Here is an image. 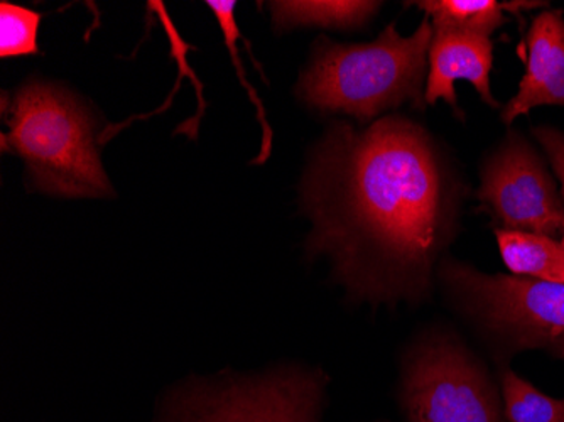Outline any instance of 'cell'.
Listing matches in <instances>:
<instances>
[{"label":"cell","mask_w":564,"mask_h":422,"mask_svg":"<svg viewBox=\"0 0 564 422\" xmlns=\"http://www.w3.org/2000/svg\"><path fill=\"white\" fill-rule=\"evenodd\" d=\"M41 14L21 6L0 4V58L37 55Z\"/></svg>","instance_id":"cell-13"},{"label":"cell","mask_w":564,"mask_h":422,"mask_svg":"<svg viewBox=\"0 0 564 422\" xmlns=\"http://www.w3.org/2000/svg\"><path fill=\"white\" fill-rule=\"evenodd\" d=\"M325 380L304 368L195 379L164 399L154 422H319Z\"/></svg>","instance_id":"cell-5"},{"label":"cell","mask_w":564,"mask_h":422,"mask_svg":"<svg viewBox=\"0 0 564 422\" xmlns=\"http://www.w3.org/2000/svg\"><path fill=\"white\" fill-rule=\"evenodd\" d=\"M561 246H563V249H564V227H563V235H561Z\"/></svg>","instance_id":"cell-16"},{"label":"cell","mask_w":564,"mask_h":422,"mask_svg":"<svg viewBox=\"0 0 564 422\" xmlns=\"http://www.w3.org/2000/svg\"><path fill=\"white\" fill-rule=\"evenodd\" d=\"M416 6L431 18L434 31L489 37L507 22L502 4L494 0H424Z\"/></svg>","instance_id":"cell-12"},{"label":"cell","mask_w":564,"mask_h":422,"mask_svg":"<svg viewBox=\"0 0 564 422\" xmlns=\"http://www.w3.org/2000/svg\"><path fill=\"white\" fill-rule=\"evenodd\" d=\"M442 278L456 303L509 351L544 350L564 360V284L484 274L446 262Z\"/></svg>","instance_id":"cell-4"},{"label":"cell","mask_w":564,"mask_h":422,"mask_svg":"<svg viewBox=\"0 0 564 422\" xmlns=\"http://www.w3.org/2000/svg\"><path fill=\"white\" fill-rule=\"evenodd\" d=\"M462 196L455 170L420 123L388 116L358 130L337 120L301 181L313 224L307 252L328 256L333 275L360 300H414L455 234Z\"/></svg>","instance_id":"cell-1"},{"label":"cell","mask_w":564,"mask_h":422,"mask_svg":"<svg viewBox=\"0 0 564 422\" xmlns=\"http://www.w3.org/2000/svg\"><path fill=\"white\" fill-rule=\"evenodd\" d=\"M433 34L426 15L409 37H402L395 24L369 44H337L319 36L312 62L301 73L296 95L312 109L345 113L358 122L405 101L423 109L426 55Z\"/></svg>","instance_id":"cell-2"},{"label":"cell","mask_w":564,"mask_h":422,"mask_svg":"<svg viewBox=\"0 0 564 422\" xmlns=\"http://www.w3.org/2000/svg\"><path fill=\"white\" fill-rule=\"evenodd\" d=\"M500 256L514 275L564 284V249L556 239L532 231L496 230Z\"/></svg>","instance_id":"cell-10"},{"label":"cell","mask_w":564,"mask_h":422,"mask_svg":"<svg viewBox=\"0 0 564 422\" xmlns=\"http://www.w3.org/2000/svg\"><path fill=\"white\" fill-rule=\"evenodd\" d=\"M402 404L411 422H506L480 361L445 333H431L409 354Z\"/></svg>","instance_id":"cell-6"},{"label":"cell","mask_w":564,"mask_h":422,"mask_svg":"<svg viewBox=\"0 0 564 422\" xmlns=\"http://www.w3.org/2000/svg\"><path fill=\"white\" fill-rule=\"evenodd\" d=\"M541 105L564 107V19L546 11L532 21L528 33V66L518 94L503 107L506 126Z\"/></svg>","instance_id":"cell-9"},{"label":"cell","mask_w":564,"mask_h":422,"mask_svg":"<svg viewBox=\"0 0 564 422\" xmlns=\"http://www.w3.org/2000/svg\"><path fill=\"white\" fill-rule=\"evenodd\" d=\"M207 6L214 11V14L217 15L218 24H220L221 31H224L225 44H227L228 51H230V55H232L234 65H236L237 73H239V78L242 80L243 88H246L247 94H249L250 100H252V104L256 105V109H258L259 122H261L262 127V149L261 155H259L258 160L253 161V163H265L269 154H271L272 130L271 127H269L264 105H262L258 91L253 90L249 82L246 80L242 63H240L239 59V51H237L236 46L239 30H237L236 19H234L237 2H234V0H228V2H225V0H208Z\"/></svg>","instance_id":"cell-14"},{"label":"cell","mask_w":564,"mask_h":422,"mask_svg":"<svg viewBox=\"0 0 564 422\" xmlns=\"http://www.w3.org/2000/svg\"><path fill=\"white\" fill-rule=\"evenodd\" d=\"M492 51V41L487 36L434 31L430 46V75L424 101L434 105L438 100H445L455 110L456 116L462 117L455 82L467 80L474 85L485 104L494 109L500 107L490 90Z\"/></svg>","instance_id":"cell-8"},{"label":"cell","mask_w":564,"mask_h":422,"mask_svg":"<svg viewBox=\"0 0 564 422\" xmlns=\"http://www.w3.org/2000/svg\"><path fill=\"white\" fill-rule=\"evenodd\" d=\"M380 2H271L272 22L278 31H288L297 25H322L351 30L366 24L377 11Z\"/></svg>","instance_id":"cell-11"},{"label":"cell","mask_w":564,"mask_h":422,"mask_svg":"<svg viewBox=\"0 0 564 422\" xmlns=\"http://www.w3.org/2000/svg\"><path fill=\"white\" fill-rule=\"evenodd\" d=\"M532 134L546 152L551 170H553L554 176L560 183L561 198L564 203V134L561 130L550 126L534 127Z\"/></svg>","instance_id":"cell-15"},{"label":"cell","mask_w":564,"mask_h":422,"mask_svg":"<svg viewBox=\"0 0 564 422\" xmlns=\"http://www.w3.org/2000/svg\"><path fill=\"white\" fill-rule=\"evenodd\" d=\"M8 132L2 152L18 154L37 192L63 198H109V177L100 163L97 122L72 91L41 80L25 82L4 110Z\"/></svg>","instance_id":"cell-3"},{"label":"cell","mask_w":564,"mask_h":422,"mask_svg":"<svg viewBox=\"0 0 564 422\" xmlns=\"http://www.w3.org/2000/svg\"><path fill=\"white\" fill-rule=\"evenodd\" d=\"M477 196L503 230L532 231L551 239L563 235L564 203L556 177L518 132H509L485 163Z\"/></svg>","instance_id":"cell-7"}]
</instances>
